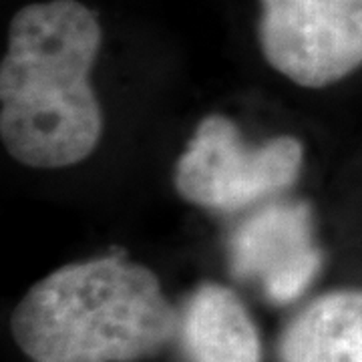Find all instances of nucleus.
I'll return each mask as SVG.
<instances>
[{"mask_svg": "<svg viewBox=\"0 0 362 362\" xmlns=\"http://www.w3.org/2000/svg\"><path fill=\"white\" fill-rule=\"evenodd\" d=\"M99 16L78 0L23 6L0 65V137L18 163L77 165L95 151L103 111L90 85L101 51Z\"/></svg>", "mask_w": 362, "mask_h": 362, "instance_id": "f257e3e1", "label": "nucleus"}, {"mask_svg": "<svg viewBox=\"0 0 362 362\" xmlns=\"http://www.w3.org/2000/svg\"><path fill=\"white\" fill-rule=\"evenodd\" d=\"M33 362H137L180 334V312L141 264L105 256L66 264L33 286L11 316Z\"/></svg>", "mask_w": 362, "mask_h": 362, "instance_id": "f03ea898", "label": "nucleus"}, {"mask_svg": "<svg viewBox=\"0 0 362 362\" xmlns=\"http://www.w3.org/2000/svg\"><path fill=\"white\" fill-rule=\"evenodd\" d=\"M304 161L296 137L246 145L226 115H207L175 165L177 194L197 207L235 211L294 185Z\"/></svg>", "mask_w": 362, "mask_h": 362, "instance_id": "7ed1b4c3", "label": "nucleus"}, {"mask_svg": "<svg viewBox=\"0 0 362 362\" xmlns=\"http://www.w3.org/2000/svg\"><path fill=\"white\" fill-rule=\"evenodd\" d=\"M258 40L292 83L334 85L362 66V0H259Z\"/></svg>", "mask_w": 362, "mask_h": 362, "instance_id": "20e7f679", "label": "nucleus"}, {"mask_svg": "<svg viewBox=\"0 0 362 362\" xmlns=\"http://www.w3.org/2000/svg\"><path fill=\"white\" fill-rule=\"evenodd\" d=\"M230 270L274 304L302 296L322 268L312 209L304 202H272L238 226L230 240Z\"/></svg>", "mask_w": 362, "mask_h": 362, "instance_id": "39448f33", "label": "nucleus"}, {"mask_svg": "<svg viewBox=\"0 0 362 362\" xmlns=\"http://www.w3.org/2000/svg\"><path fill=\"white\" fill-rule=\"evenodd\" d=\"M177 337L187 362H262L258 328L228 286L195 288L180 312Z\"/></svg>", "mask_w": 362, "mask_h": 362, "instance_id": "423d86ee", "label": "nucleus"}, {"mask_svg": "<svg viewBox=\"0 0 362 362\" xmlns=\"http://www.w3.org/2000/svg\"><path fill=\"white\" fill-rule=\"evenodd\" d=\"M280 362H362V290L342 288L314 298L286 324Z\"/></svg>", "mask_w": 362, "mask_h": 362, "instance_id": "0eeeda50", "label": "nucleus"}]
</instances>
